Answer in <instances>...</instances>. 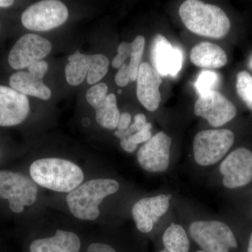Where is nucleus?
Returning <instances> with one entry per match:
<instances>
[{
  "label": "nucleus",
  "mask_w": 252,
  "mask_h": 252,
  "mask_svg": "<svg viewBox=\"0 0 252 252\" xmlns=\"http://www.w3.org/2000/svg\"><path fill=\"white\" fill-rule=\"evenodd\" d=\"M30 177L42 188L69 193L83 183L84 174L79 165L59 158H46L32 162Z\"/></svg>",
  "instance_id": "f257e3e1"
},
{
  "label": "nucleus",
  "mask_w": 252,
  "mask_h": 252,
  "mask_svg": "<svg viewBox=\"0 0 252 252\" xmlns=\"http://www.w3.org/2000/svg\"><path fill=\"white\" fill-rule=\"evenodd\" d=\"M179 14L187 29L198 35L220 39L230 31L229 18L215 5L187 0L181 5Z\"/></svg>",
  "instance_id": "f03ea898"
},
{
  "label": "nucleus",
  "mask_w": 252,
  "mask_h": 252,
  "mask_svg": "<svg viewBox=\"0 0 252 252\" xmlns=\"http://www.w3.org/2000/svg\"><path fill=\"white\" fill-rule=\"evenodd\" d=\"M120 186L112 179L97 178L87 181L67 193L68 208L71 214L83 220H94L100 215L99 206L104 198L117 193Z\"/></svg>",
  "instance_id": "7ed1b4c3"
},
{
  "label": "nucleus",
  "mask_w": 252,
  "mask_h": 252,
  "mask_svg": "<svg viewBox=\"0 0 252 252\" xmlns=\"http://www.w3.org/2000/svg\"><path fill=\"white\" fill-rule=\"evenodd\" d=\"M37 185L31 177L21 172L0 170V202L15 215L24 212L35 203Z\"/></svg>",
  "instance_id": "20e7f679"
},
{
  "label": "nucleus",
  "mask_w": 252,
  "mask_h": 252,
  "mask_svg": "<svg viewBox=\"0 0 252 252\" xmlns=\"http://www.w3.org/2000/svg\"><path fill=\"white\" fill-rule=\"evenodd\" d=\"M190 236L205 252H229L238 243L228 225L219 220H197L189 228Z\"/></svg>",
  "instance_id": "39448f33"
},
{
  "label": "nucleus",
  "mask_w": 252,
  "mask_h": 252,
  "mask_svg": "<svg viewBox=\"0 0 252 252\" xmlns=\"http://www.w3.org/2000/svg\"><path fill=\"white\" fill-rule=\"evenodd\" d=\"M234 140V134L227 129L200 131L193 140L195 162L201 166L217 163L231 148Z\"/></svg>",
  "instance_id": "423d86ee"
},
{
  "label": "nucleus",
  "mask_w": 252,
  "mask_h": 252,
  "mask_svg": "<svg viewBox=\"0 0 252 252\" xmlns=\"http://www.w3.org/2000/svg\"><path fill=\"white\" fill-rule=\"evenodd\" d=\"M68 15L67 6L61 1L44 0L25 10L21 22L25 28L31 31H49L64 24Z\"/></svg>",
  "instance_id": "0eeeda50"
},
{
  "label": "nucleus",
  "mask_w": 252,
  "mask_h": 252,
  "mask_svg": "<svg viewBox=\"0 0 252 252\" xmlns=\"http://www.w3.org/2000/svg\"><path fill=\"white\" fill-rule=\"evenodd\" d=\"M51 50L52 44L45 38L32 33L25 34L10 51L8 61L13 69L20 70L42 61Z\"/></svg>",
  "instance_id": "6e6552de"
},
{
  "label": "nucleus",
  "mask_w": 252,
  "mask_h": 252,
  "mask_svg": "<svg viewBox=\"0 0 252 252\" xmlns=\"http://www.w3.org/2000/svg\"><path fill=\"white\" fill-rule=\"evenodd\" d=\"M194 113L206 119L213 127H220L234 119L236 107L217 91L200 96L194 106Z\"/></svg>",
  "instance_id": "1a4fd4ad"
},
{
  "label": "nucleus",
  "mask_w": 252,
  "mask_h": 252,
  "mask_svg": "<svg viewBox=\"0 0 252 252\" xmlns=\"http://www.w3.org/2000/svg\"><path fill=\"white\" fill-rule=\"evenodd\" d=\"M220 170L226 188L249 185L252 181V152L246 148L233 151L220 163Z\"/></svg>",
  "instance_id": "9d476101"
},
{
  "label": "nucleus",
  "mask_w": 252,
  "mask_h": 252,
  "mask_svg": "<svg viewBox=\"0 0 252 252\" xmlns=\"http://www.w3.org/2000/svg\"><path fill=\"white\" fill-rule=\"evenodd\" d=\"M172 138L164 132L156 134L137 152L140 167L149 172H165L170 165Z\"/></svg>",
  "instance_id": "9b49d317"
},
{
  "label": "nucleus",
  "mask_w": 252,
  "mask_h": 252,
  "mask_svg": "<svg viewBox=\"0 0 252 252\" xmlns=\"http://www.w3.org/2000/svg\"><path fill=\"white\" fill-rule=\"evenodd\" d=\"M107 93V86L104 83H98L88 90L86 99L95 110L97 124L104 128L114 130L119 125L121 113L115 94Z\"/></svg>",
  "instance_id": "f8f14e48"
},
{
  "label": "nucleus",
  "mask_w": 252,
  "mask_h": 252,
  "mask_svg": "<svg viewBox=\"0 0 252 252\" xmlns=\"http://www.w3.org/2000/svg\"><path fill=\"white\" fill-rule=\"evenodd\" d=\"M152 67L160 77H176L180 72L183 54L180 48L173 47L161 34L154 37L151 49Z\"/></svg>",
  "instance_id": "ddd939ff"
},
{
  "label": "nucleus",
  "mask_w": 252,
  "mask_h": 252,
  "mask_svg": "<svg viewBox=\"0 0 252 252\" xmlns=\"http://www.w3.org/2000/svg\"><path fill=\"white\" fill-rule=\"evenodd\" d=\"M171 198V194H161L136 202L132 206V215L137 229L144 233L152 231L154 224L168 210Z\"/></svg>",
  "instance_id": "4468645a"
},
{
  "label": "nucleus",
  "mask_w": 252,
  "mask_h": 252,
  "mask_svg": "<svg viewBox=\"0 0 252 252\" xmlns=\"http://www.w3.org/2000/svg\"><path fill=\"white\" fill-rule=\"evenodd\" d=\"M30 112L27 96L8 86H0V127L22 124Z\"/></svg>",
  "instance_id": "2eb2a0df"
},
{
  "label": "nucleus",
  "mask_w": 252,
  "mask_h": 252,
  "mask_svg": "<svg viewBox=\"0 0 252 252\" xmlns=\"http://www.w3.org/2000/svg\"><path fill=\"white\" fill-rule=\"evenodd\" d=\"M137 97L141 104L149 112L158 108L161 100L159 87L161 77L148 63H141L137 77Z\"/></svg>",
  "instance_id": "dca6fc26"
},
{
  "label": "nucleus",
  "mask_w": 252,
  "mask_h": 252,
  "mask_svg": "<svg viewBox=\"0 0 252 252\" xmlns=\"http://www.w3.org/2000/svg\"><path fill=\"white\" fill-rule=\"evenodd\" d=\"M80 238L75 233L57 230L49 238L36 239L29 246L30 252H79Z\"/></svg>",
  "instance_id": "f3484780"
},
{
  "label": "nucleus",
  "mask_w": 252,
  "mask_h": 252,
  "mask_svg": "<svg viewBox=\"0 0 252 252\" xmlns=\"http://www.w3.org/2000/svg\"><path fill=\"white\" fill-rule=\"evenodd\" d=\"M190 59L195 65L206 69H217L228 63L225 51L220 46L207 41L194 46L190 51Z\"/></svg>",
  "instance_id": "a211bd4d"
},
{
  "label": "nucleus",
  "mask_w": 252,
  "mask_h": 252,
  "mask_svg": "<svg viewBox=\"0 0 252 252\" xmlns=\"http://www.w3.org/2000/svg\"><path fill=\"white\" fill-rule=\"evenodd\" d=\"M9 84L14 90L26 95L33 96L44 100H47L51 97V91L42 79L29 72L18 71L14 73L10 77Z\"/></svg>",
  "instance_id": "6ab92c4d"
},
{
  "label": "nucleus",
  "mask_w": 252,
  "mask_h": 252,
  "mask_svg": "<svg viewBox=\"0 0 252 252\" xmlns=\"http://www.w3.org/2000/svg\"><path fill=\"white\" fill-rule=\"evenodd\" d=\"M65 67V77L69 85H80L87 77L91 69V55L81 54L79 51L68 57Z\"/></svg>",
  "instance_id": "aec40b11"
},
{
  "label": "nucleus",
  "mask_w": 252,
  "mask_h": 252,
  "mask_svg": "<svg viewBox=\"0 0 252 252\" xmlns=\"http://www.w3.org/2000/svg\"><path fill=\"white\" fill-rule=\"evenodd\" d=\"M164 249L159 252H189L190 243L182 225L172 223L162 235Z\"/></svg>",
  "instance_id": "412c9836"
},
{
  "label": "nucleus",
  "mask_w": 252,
  "mask_h": 252,
  "mask_svg": "<svg viewBox=\"0 0 252 252\" xmlns=\"http://www.w3.org/2000/svg\"><path fill=\"white\" fill-rule=\"evenodd\" d=\"M145 39L143 36L139 35L130 43V63L128 64L131 81L137 80L139 68L143 56Z\"/></svg>",
  "instance_id": "4be33fe9"
},
{
  "label": "nucleus",
  "mask_w": 252,
  "mask_h": 252,
  "mask_svg": "<svg viewBox=\"0 0 252 252\" xmlns=\"http://www.w3.org/2000/svg\"><path fill=\"white\" fill-rule=\"evenodd\" d=\"M109 65V59L102 54L91 55V69L88 74V84L95 85L107 74Z\"/></svg>",
  "instance_id": "5701e85b"
},
{
  "label": "nucleus",
  "mask_w": 252,
  "mask_h": 252,
  "mask_svg": "<svg viewBox=\"0 0 252 252\" xmlns=\"http://www.w3.org/2000/svg\"><path fill=\"white\" fill-rule=\"evenodd\" d=\"M152 125L150 123H147L142 130L137 133L120 140L122 148L127 153H132L137 148L138 144L145 143L152 137Z\"/></svg>",
  "instance_id": "b1692460"
},
{
  "label": "nucleus",
  "mask_w": 252,
  "mask_h": 252,
  "mask_svg": "<svg viewBox=\"0 0 252 252\" xmlns=\"http://www.w3.org/2000/svg\"><path fill=\"white\" fill-rule=\"evenodd\" d=\"M236 90L247 107L252 111V77L246 71H242L237 74Z\"/></svg>",
  "instance_id": "393cba45"
},
{
  "label": "nucleus",
  "mask_w": 252,
  "mask_h": 252,
  "mask_svg": "<svg viewBox=\"0 0 252 252\" xmlns=\"http://www.w3.org/2000/svg\"><path fill=\"white\" fill-rule=\"evenodd\" d=\"M220 84V75L211 70L202 71L195 83V87L200 96L215 91Z\"/></svg>",
  "instance_id": "a878e982"
},
{
  "label": "nucleus",
  "mask_w": 252,
  "mask_h": 252,
  "mask_svg": "<svg viewBox=\"0 0 252 252\" xmlns=\"http://www.w3.org/2000/svg\"><path fill=\"white\" fill-rule=\"evenodd\" d=\"M147 123V118L143 114H137L134 118L133 124L130 126L127 130L124 132H114V135L120 140L127 138V137H130V136L134 135L139 131L142 130Z\"/></svg>",
  "instance_id": "bb28decb"
},
{
  "label": "nucleus",
  "mask_w": 252,
  "mask_h": 252,
  "mask_svg": "<svg viewBox=\"0 0 252 252\" xmlns=\"http://www.w3.org/2000/svg\"><path fill=\"white\" fill-rule=\"evenodd\" d=\"M117 55L113 59L112 65L114 68H120L130 55V44L123 41L117 48Z\"/></svg>",
  "instance_id": "cd10ccee"
},
{
  "label": "nucleus",
  "mask_w": 252,
  "mask_h": 252,
  "mask_svg": "<svg viewBox=\"0 0 252 252\" xmlns=\"http://www.w3.org/2000/svg\"><path fill=\"white\" fill-rule=\"evenodd\" d=\"M130 72H129L128 64L124 63L119 68V71L116 74L115 82L120 87H125L130 82Z\"/></svg>",
  "instance_id": "c85d7f7f"
},
{
  "label": "nucleus",
  "mask_w": 252,
  "mask_h": 252,
  "mask_svg": "<svg viewBox=\"0 0 252 252\" xmlns=\"http://www.w3.org/2000/svg\"><path fill=\"white\" fill-rule=\"evenodd\" d=\"M49 64L45 61H40L39 62L34 63L28 67V72L31 73L33 75L43 79L45 77V74L48 70Z\"/></svg>",
  "instance_id": "c756f323"
},
{
  "label": "nucleus",
  "mask_w": 252,
  "mask_h": 252,
  "mask_svg": "<svg viewBox=\"0 0 252 252\" xmlns=\"http://www.w3.org/2000/svg\"><path fill=\"white\" fill-rule=\"evenodd\" d=\"M86 252H117L111 245L102 243L91 244Z\"/></svg>",
  "instance_id": "7c9ffc66"
},
{
  "label": "nucleus",
  "mask_w": 252,
  "mask_h": 252,
  "mask_svg": "<svg viewBox=\"0 0 252 252\" xmlns=\"http://www.w3.org/2000/svg\"><path fill=\"white\" fill-rule=\"evenodd\" d=\"M131 122L130 114L127 112H124L121 114L120 119H119V125H118L117 132H124L127 130L130 127Z\"/></svg>",
  "instance_id": "2f4dec72"
},
{
  "label": "nucleus",
  "mask_w": 252,
  "mask_h": 252,
  "mask_svg": "<svg viewBox=\"0 0 252 252\" xmlns=\"http://www.w3.org/2000/svg\"><path fill=\"white\" fill-rule=\"evenodd\" d=\"M14 1L10 0H0V7H9L14 4Z\"/></svg>",
  "instance_id": "473e14b6"
},
{
  "label": "nucleus",
  "mask_w": 252,
  "mask_h": 252,
  "mask_svg": "<svg viewBox=\"0 0 252 252\" xmlns=\"http://www.w3.org/2000/svg\"><path fill=\"white\" fill-rule=\"evenodd\" d=\"M248 252H252V233L250 235V240H249Z\"/></svg>",
  "instance_id": "72a5a7b5"
},
{
  "label": "nucleus",
  "mask_w": 252,
  "mask_h": 252,
  "mask_svg": "<svg viewBox=\"0 0 252 252\" xmlns=\"http://www.w3.org/2000/svg\"><path fill=\"white\" fill-rule=\"evenodd\" d=\"M196 252H205L203 251V250H199V251Z\"/></svg>",
  "instance_id": "f704fd0d"
},
{
  "label": "nucleus",
  "mask_w": 252,
  "mask_h": 252,
  "mask_svg": "<svg viewBox=\"0 0 252 252\" xmlns=\"http://www.w3.org/2000/svg\"><path fill=\"white\" fill-rule=\"evenodd\" d=\"M119 94H122V91L119 90Z\"/></svg>",
  "instance_id": "c9c22d12"
},
{
  "label": "nucleus",
  "mask_w": 252,
  "mask_h": 252,
  "mask_svg": "<svg viewBox=\"0 0 252 252\" xmlns=\"http://www.w3.org/2000/svg\"><path fill=\"white\" fill-rule=\"evenodd\" d=\"M0 157H1V151H0Z\"/></svg>",
  "instance_id": "e433bc0d"
},
{
  "label": "nucleus",
  "mask_w": 252,
  "mask_h": 252,
  "mask_svg": "<svg viewBox=\"0 0 252 252\" xmlns=\"http://www.w3.org/2000/svg\"></svg>",
  "instance_id": "4c0bfd02"
}]
</instances>
